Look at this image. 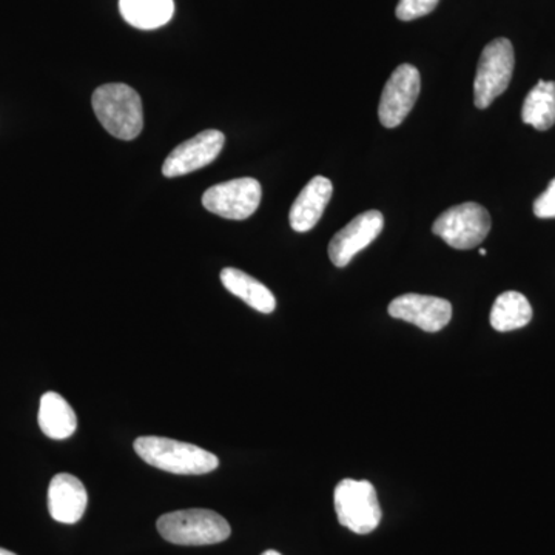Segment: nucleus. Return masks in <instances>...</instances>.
<instances>
[{"label":"nucleus","instance_id":"nucleus-1","mask_svg":"<svg viewBox=\"0 0 555 555\" xmlns=\"http://www.w3.org/2000/svg\"><path fill=\"white\" fill-rule=\"evenodd\" d=\"M134 451L150 466L178 476H203L219 465L218 456L206 449L173 438L139 437Z\"/></svg>","mask_w":555,"mask_h":555},{"label":"nucleus","instance_id":"nucleus-2","mask_svg":"<svg viewBox=\"0 0 555 555\" xmlns=\"http://www.w3.org/2000/svg\"><path fill=\"white\" fill-rule=\"evenodd\" d=\"M94 115L112 137L131 141L144 127V109L138 91L126 83H105L91 98Z\"/></svg>","mask_w":555,"mask_h":555},{"label":"nucleus","instance_id":"nucleus-3","mask_svg":"<svg viewBox=\"0 0 555 555\" xmlns=\"http://www.w3.org/2000/svg\"><path fill=\"white\" fill-rule=\"evenodd\" d=\"M158 531L167 542L182 546L217 545L232 534L224 517L210 509H182L158 518Z\"/></svg>","mask_w":555,"mask_h":555},{"label":"nucleus","instance_id":"nucleus-4","mask_svg":"<svg viewBox=\"0 0 555 555\" xmlns=\"http://www.w3.org/2000/svg\"><path fill=\"white\" fill-rule=\"evenodd\" d=\"M334 503L339 525L356 534H371L382 521L383 511L377 491L366 480L345 478L339 481L335 488Z\"/></svg>","mask_w":555,"mask_h":555},{"label":"nucleus","instance_id":"nucleus-5","mask_svg":"<svg viewBox=\"0 0 555 555\" xmlns=\"http://www.w3.org/2000/svg\"><path fill=\"white\" fill-rule=\"evenodd\" d=\"M514 65L516 56L509 39L499 38L485 47L474 80V102L477 108H488L500 94L505 93L513 79Z\"/></svg>","mask_w":555,"mask_h":555},{"label":"nucleus","instance_id":"nucleus-6","mask_svg":"<svg viewBox=\"0 0 555 555\" xmlns=\"http://www.w3.org/2000/svg\"><path fill=\"white\" fill-rule=\"evenodd\" d=\"M491 215L477 203L448 208L436 219L433 232L456 250L480 246L491 232Z\"/></svg>","mask_w":555,"mask_h":555},{"label":"nucleus","instance_id":"nucleus-7","mask_svg":"<svg viewBox=\"0 0 555 555\" xmlns=\"http://www.w3.org/2000/svg\"><path fill=\"white\" fill-rule=\"evenodd\" d=\"M261 196V184L257 179H232L208 189L203 196V206L218 217L243 221L258 210Z\"/></svg>","mask_w":555,"mask_h":555},{"label":"nucleus","instance_id":"nucleus-8","mask_svg":"<svg viewBox=\"0 0 555 555\" xmlns=\"http://www.w3.org/2000/svg\"><path fill=\"white\" fill-rule=\"evenodd\" d=\"M422 90V76L411 64L400 65L387 80L379 100V122L386 129H396L414 108Z\"/></svg>","mask_w":555,"mask_h":555},{"label":"nucleus","instance_id":"nucleus-9","mask_svg":"<svg viewBox=\"0 0 555 555\" xmlns=\"http://www.w3.org/2000/svg\"><path fill=\"white\" fill-rule=\"evenodd\" d=\"M385 228L382 211L369 210L353 218L328 244V258L337 268H346L356 255L378 238Z\"/></svg>","mask_w":555,"mask_h":555},{"label":"nucleus","instance_id":"nucleus-10","mask_svg":"<svg viewBox=\"0 0 555 555\" xmlns=\"http://www.w3.org/2000/svg\"><path fill=\"white\" fill-rule=\"evenodd\" d=\"M224 142L225 138L221 131H201L195 138L182 142L167 156L163 166L164 177L177 178L204 169L218 158Z\"/></svg>","mask_w":555,"mask_h":555},{"label":"nucleus","instance_id":"nucleus-11","mask_svg":"<svg viewBox=\"0 0 555 555\" xmlns=\"http://www.w3.org/2000/svg\"><path fill=\"white\" fill-rule=\"evenodd\" d=\"M387 310L396 320L406 321L429 334L447 327L452 318L451 302L429 295H401L390 302Z\"/></svg>","mask_w":555,"mask_h":555},{"label":"nucleus","instance_id":"nucleus-12","mask_svg":"<svg viewBox=\"0 0 555 555\" xmlns=\"http://www.w3.org/2000/svg\"><path fill=\"white\" fill-rule=\"evenodd\" d=\"M89 495L86 486L72 474H57L49 488V511L60 524H78L86 514Z\"/></svg>","mask_w":555,"mask_h":555},{"label":"nucleus","instance_id":"nucleus-13","mask_svg":"<svg viewBox=\"0 0 555 555\" xmlns=\"http://www.w3.org/2000/svg\"><path fill=\"white\" fill-rule=\"evenodd\" d=\"M332 193H334V185L331 179L324 177L310 179L291 208L288 214L291 228L298 233H306L315 228L326 210Z\"/></svg>","mask_w":555,"mask_h":555},{"label":"nucleus","instance_id":"nucleus-14","mask_svg":"<svg viewBox=\"0 0 555 555\" xmlns=\"http://www.w3.org/2000/svg\"><path fill=\"white\" fill-rule=\"evenodd\" d=\"M39 426L51 440H67L78 427V418L68 401L56 392L40 398Z\"/></svg>","mask_w":555,"mask_h":555},{"label":"nucleus","instance_id":"nucleus-15","mask_svg":"<svg viewBox=\"0 0 555 555\" xmlns=\"http://www.w3.org/2000/svg\"><path fill=\"white\" fill-rule=\"evenodd\" d=\"M219 278L222 286L228 288L230 294L243 299L251 309L261 313H272L275 310L276 299L272 292L243 270L225 268L221 270Z\"/></svg>","mask_w":555,"mask_h":555},{"label":"nucleus","instance_id":"nucleus-16","mask_svg":"<svg viewBox=\"0 0 555 555\" xmlns=\"http://www.w3.org/2000/svg\"><path fill=\"white\" fill-rule=\"evenodd\" d=\"M124 20L139 30H156L169 24L175 13L173 0H119Z\"/></svg>","mask_w":555,"mask_h":555},{"label":"nucleus","instance_id":"nucleus-17","mask_svg":"<svg viewBox=\"0 0 555 555\" xmlns=\"http://www.w3.org/2000/svg\"><path fill=\"white\" fill-rule=\"evenodd\" d=\"M521 119L535 130L546 131L555 124V82L539 80L526 96Z\"/></svg>","mask_w":555,"mask_h":555},{"label":"nucleus","instance_id":"nucleus-18","mask_svg":"<svg viewBox=\"0 0 555 555\" xmlns=\"http://www.w3.org/2000/svg\"><path fill=\"white\" fill-rule=\"evenodd\" d=\"M532 320V308L525 295L505 292L495 299L491 310V326L496 332L517 331L528 326Z\"/></svg>","mask_w":555,"mask_h":555},{"label":"nucleus","instance_id":"nucleus-19","mask_svg":"<svg viewBox=\"0 0 555 555\" xmlns=\"http://www.w3.org/2000/svg\"><path fill=\"white\" fill-rule=\"evenodd\" d=\"M438 2L440 0H400L397 5V17L403 22L418 20L433 13Z\"/></svg>","mask_w":555,"mask_h":555},{"label":"nucleus","instance_id":"nucleus-20","mask_svg":"<svg viewBox=\"0 0 555 555\" xmlns=\"http://www.w3.org/2000/svg\"><path fill=\"white\" fill-rule=\"evenodd\" d=\"M534 215L540 219L555 218V178L550 182L545 192L535 199Z\"/></svg>","mask_w":555,"mask_h":555},{"label":"nucleus","instance_id":"nucleus-21","mask_svg":"<svg viewBox=\"0 0 555 555\" xmlns=\"http://www.w3.org/2000/svg\"><path fill=\"white\" fill-rule=\"evenodd\" d=\"M261 555H281V554L278 553V551L269 550V551H266V553H262Z\"/></svg>","mask_w":555,"mask_h":555},{"label":"nucleus","instance_id":"nucleus-22","mask_svg":"<svg viewBox=\"0 0 555 555\" xmlns=\"http://www.w3.org/2000/svg\"><path fill=\"white\" fill-rule=\"evenodd\" d=\"M0 555H16V554L11 553V551L3 550V547H0Z\"/></svg>","mask_w":555,"mask_h":555},{"label":"nucleus","instance_id":"nucleus-23","mask_svg":"<svg viewBox=\"0 0 555 555\" xmlns=\"http://www.w3.org/2000/svg\"><path fill=\"white\" fill-rule=\"evenodd\" d=\"M478 251H480V255H483V257L486 254H488V251H486L485 248H480V250H478Z\"/></svg>","mask_w":555,"mask_h":555}]
</instances>
